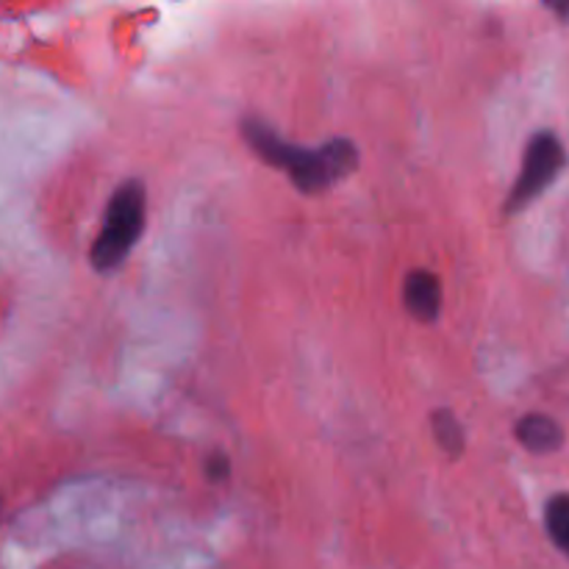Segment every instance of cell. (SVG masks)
<instances>
[{"label": "cell", "mask_w": 569, "mask_h": 569, "mask_svg": "<svg viewBox=\"0 0 569 569\" xmlns=\"http://www.w3.org/2000/svg\"><path fill=\"white\" fill-rule=\"evenodd\" d=\"M242 133L244 142L253 148L261 161L278 167V170H287L295 187L306 194L326 192L359 167V148L345 137L331 139L320 148H303V144L283 139L276 128L256 117H248L242 122Z\"/></svg>", "instance_id": "1"}, {"label": "cell", "mask_w": 569, "mask_h": 569, "mask_svg": "<svg viewBox=\"0 0 569 569\" xmlns=\"http://www.w3.org/2000/svg\"><path fill=\"white\" fill-rule=\"evenodd\" d=\"M144 217H148V192L144 183L137 178H128L117 187L106 206L103 228L92 244L89 261L98 272L120 270L122 261L131 256L133 244L139 242L144 231Z\"/></svg>", "instance_id": "2"}, {"label": "cell", "mask_w": 569, "mask_h": 569, "mask_svg": "<svg viewBox=\"0 0 569 569\" xmlns=\"http://www.w3.org/2000/svg\"><path fill=\"white\" fill-rule=\"evenodd\" d=\"M567 164V150L553 131H539L528 142L526 156H522L520 176L506 198V214H517L526 206H531L550 183L559 178Z\"/></svg>", "instance_id": "3"}, {"label": "cell", "mask_w": 569, "mask_h": 569, "mask_svg": "<svg viewBox=\"0 0 569 569\" xmlns=\"http://www.w3.org/2000/svg\"><path fill=\"white\" fill-rule=\"evenodd\" d=\"M403 303L420 322H433L442 311V283L431 270H411L403 283Z\"/></svg>", "instance_id": "4"}, {"label": "cell", "mask_w": 569, "mask_h": 569, "mask_svg": "<svg viewBox=\"0 0 569 569\" xmlns=\"http://www.w3.org/2000/svg\"><path fill=\"white\" fill-rule=\"evenodd\" d=\"M517 439L526 450L539 456L556 453V450L565 445V431H561L559 422L548 415H526L515 428Z\"/></svg>", "instance_id": "5"}, {"label": "cell", "mask_w": 569, "mask_h": 569, "mask_svg": "<svg viewBox=\"0 0 569 569\" xmlns=\"http://www.w3.org/2000/svg\"><path fill=\"white\" fill-rule=\"evenodd\" d=\"M431 428H433V439H437L439 448L445 450L448 456L459 459L465 453V428H461L459 417L453 415L450 409H439L433 411L431 417Z\"/></svg>", "instance_id": "6"}, {"label": "cell", "mask_w": 569, "mask_h": 569, "mask_svg": "<svg viewBox=\"0 0 569 569\" xmlns=\"http://www.w3.org/2000/svg\"><path fill=\"white\" fill-rule=\"evenodd\" d=\"M545 526L556 548L569 559V495H556L545 509Z\"/></svg>", "instance_id": "7"}, {"label": "cell", "mask_w": 569, "mask_h": 569, "mask_svg": "<svg viewBox=\"0 0 569 569\" xmlns=\"http://www.w3.org/2000/svg\"><path fill=\"white\" fill-rule=\"evenodd\" d=\"M206 476H209V481H226L231 476V461H228V456L211 453L209 461H206Z\"/></svg>", "instance_id": "8"}, {"label": "cell", "mask_w": 569, "mask_h": 569, "mask_svg": "<svg viewBox=\"0 0 569 569\" xmlns=\"http://www.w3.org/2000/svg\"><path fill=\"white\" fill-rule=\"evenodd\" d=\"M550 11H556V14L561 17V20H569V3H548Z\"/></svg>", "instance_id": "9"}]
</instances>
